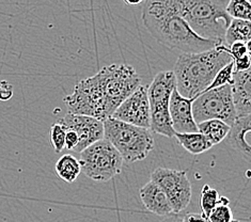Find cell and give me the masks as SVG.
<instances>
[{
  "mask_svg": "<svg viewBox=\"0 0 251 222\" xmlns=\"http://www.w3.org/2000/svg\"><path fill=\"white\" fill-rule=\"evenodd\" d=\"M228 51L233 61L241 59L245 56L250 55V42L245 43V42H236L228 47Z\"/></svg>",
  "mask_w": 251,
  "mask_h": 222,
  "instance_id": "484cf974",
  "label": "cell"
},
{
  "mask_svg": "<svg viewBox=\"0 0 251 222\" xmlns=\"http://www.w3.org/2000/svg\"><path fill=\"white\" fill-rule=\"evenodd\" d=\"M232 61L228 47L220 45L200 53H182L173 68L176 91L195 99L210 87L218 72Z\"/></svg>",
  "mask_w": 251,
  "mask_h": 222,
  "instance_id": "3957f363",
  "label": "cell"
},
{
  "mask_svg": "<svg viewBox=\"0 0 251 222\" xmlns=\"http://www.w3.org/2000/svg\"><path fill=\"white\" fill-rule=\"evenodd\" d=\"M176 88V81L172 71L160 72L148 86V99L151 107L169 105L172 92Z\"/></svg>",
  "mask_w": 251,
  "mask_h": 222,
  "instance_id": "4fadbf2b",
  "label": "cell"
},
{
  "mask_svg": "<svg viewBox=\"0 0 251 222\" xmlns=\"http://www.w3.org/2000/svg\"><path fill=\"white\" fill-rule=\"evenodd\" d=\"M193 100L181 97L176 88L172 92L169 100V113L175 133H198L193 116Z\"/></svg>",
  "mask_w": 251,
  "mask_h": 222,
  "instance_id": "8fae6325",
  "label": "cell"
},
{
  "mask_svg": "<svg viewBox=\"0 0 251 222\" xmlns=\"http://www.w3.org/2000/svg\"><path fill=\"white\" fill-rule=\"evenodd\" d=\"M193 116L196 124L219 120L231 126L236 117L231 86L207 90L193 100Z\"/></svg>",
  "mask_w": 251,
  "mask_h": 222,
  "instance_id": "52a82bcc",
  "label": "cell"
},
{
  "mask_svg": "<svg viewBox=\"0 0 251 222\" xmlns=\"http://www.w3.org/2000/svg\"><path fill=\"white\" fill-rule=\"evenodd\" d=\"M251 130V116L237 117L234 123L230 126V131L226 136V141L229 145L240 154L242 157L250 163L251 161V148L246 140V136Z\"/></svg>",
  "mask_w": 251,
  "mask_h": 222,
  "instance_id": "5bb4252c",
  "label": "cell"
},
{
  "mask_svg": "<svg viewBox=\"0 0 251 222\" xmlns=\"http://www.w3.org/2000/svg\"><path fill=\"white\" fill-rule=\"evenodd\" d=\"M50 141L56 153H61L65 148V129L62 125L55 123L50 127Z\"/></svg>",
  "mask_w": 251,
  "mask_h": 222,
  "instance_id": "d4e9b609",
  "label": "cell"
},
{
  "mask_svg": "<svg viewBox=\"0 0 251 222\" xmlns=\"http://www.w3.org/2000/svg\"><path fill=\"white\" fill-rule=\"evenodd\" d=\"M150 181L164 190L170 202L173 214H180L191 201V184L185 171L157 168L151 174Z\"/></svg>",
  "mask_w": 251,
  "mask_h": 222,
  "instance_id": "ba28073f",
  "label": "cell"
},
{
  "mask_svg": "<svg viewBox=\"0 0 251 222\" xmlns=\"http://www.w3.org/2000/svg\"><path fill=\"white\" fill-rule=\"evenodd\" d=\"M175 138L188 153L193 155L202 154L213 148L212 143L200 133H175Z\"/></svg>",
  "mask_w": 251,
  "mask_h": 222,
  "instance_id": "d6986e66",
  "label": "cell"
},
{
  "mask_svg": "<svg viewBox=\"0 0 251 222\" xmlns=\"http://www.w3.org/2000/svg\"><path fill=\"white\" fill-rule=\"evenodd\" d=\"M104 139L109 141L123 161L136 163L148 157L154 148L150 129L123 123L112 118L104 121Z\"/></svg>",
  "mask_w": 251,
  "mask_h": 222,
  "instance_id": "5b68a950",
  "label": "cell"
},
{
  "mask_svg": "<svg viewBox=\"0 0 251 222\" xmlns=\"http://www.w3.org/2000/svg\"><path fill=\"white\" fill-rule=\"evenodd\" d=\"M229 204L230 201L228 197L220 196L219 204L208 215V222H232L234 218H233V213Z\"/></svg>",
  "mask_w": 251,
  "mask_h": 222,
  "instance_id": "603a6c76",
  "label": "cell"
},
{
  "mask_svg": "<svg viewBox=\"0 0 251 222\" xmlns=\"http://www.w3.org/2000/svg\"><path fill=\"white\" fill-rule=\"evenodd\" d=\"M233 105L236 117L250 116L251 112V74L250 70L234 72L231 86Z\"/></svg>",
  "mask_w": 251,
  "mask_h": 222,
  "instance_id": "7c38bea8",
  "label": "cell"
},
{
  "mask_svg": "<svg viewBox=\"0 0 251 222\" xmlns=\"http://www.w3.org/2000/svg\"><path fill=\"white\" fill-rule=\"evenodd\" d=\"M124 3H126L128 5H138L142 4L143 1H141V0H138V1H127V0H124Z\"/></svg>",
  "mask_w": 251,
  "mask_h": 222,
  "instance_id": "1f68e13d",
  "label": "cell"
},
{
  "mask_svg": "<svg viewBox=\"0 0 251 222\" xmlns=\"http://www.w3.org/2000/svg\"><path fill=\"white\" fill-rule=\"evenodd\" d=\"M13 97V86L7 80H0V100H9Z\"/></svg>",
  "mask_w": 251,
  "mask_h": 222,
  "instance_id": "4316f807",
  "label": "cell"
},
{
  "mask_svg": "<svg viewBox=\"0 0 251 222\" xmlns=\"http://www.w3.org/2000/svg\"><path fill=\"white\" fill-rule=\"evenodd\" d=\"M67 130H73L78 136V146L73 152L81 153L83 149L104 138V122L87 116L67 113L58 122Z\"/></svg>",
  "mask_w": 251,
  "mask_h": 222,
  "instance_id": "30bf717a",
  "label": "cell"
},
{
  "mask_svg": "<svg viewBox=\"0 0 251 222\" xmlns=\"http://www.w3.org/2000/svg\"><path fill=\"white\" fill-rule=\"evenodd\" d=\"M142 22L152 37L170 49L200 53L223 44L197 35L178 14V0H148L142 3Z\"/></svg>",
  "mask_w": 251,
  "mask_h": 222,
  "instance_id": "7a4b0ae2",
  "label": "cell"
},
{
  "mask_svg": "<svg viewBox=\"0 0 251 222\" xmlns=\"http://www.w3.org/2000/svg\"><path fill=\"white\" fill-rule=\"evenodd\" d=\"M183 222H208V220L201 214L188 213L183 216Z\"/></svg>",
  "mask_w": 251,
  "mask_h": 222,
  "instance_id": "f546056e",
  "label": "cell"
},
{
  "mask_svg": "<svg viewBox=\"0 0 251 222\" xmlns=\"http://www.w3.org/2000/svg\"><path fill=\"white\" fill-rule=\"evenodd\" d=\"M81 172L92 181L105 183L121 172L123 159L109 141L100 139L80 153Z\"/></svg>",
  "mask_w": 251,
  "mask_h": 222,
  "instance_id": "8992f818",
  "label": "cell"
},
{
  "mask_svg": "<svg viewBox=\"0 0 251 222\" xmlns=\"http://www.w3.org/2000/svg\"><path fill=\"white\" fill-rule=\"evenodd\" d=\"M233 76H234V63H233V60L221 69L218 73L215 76L214 80L210 85L205 91L207 90H212V89H216L220 88L224 86H232L233 83Z\"/></svg>",
  "mask_w": 251,
  "mask_h": 222,
  "instance_id": "cb8c5ba5",
  "label": "cell"
},
{
  "mask_svg": "<svg viewBox=\"0 0 251 222\" xmlns=\"http://www.w3.org/2000/svg\"><path fill=\"white\" fill-rule=\"evenodd\" d=\"M250 55L235 60V61H233V63H234V72H245L250 70Z\"/></svg>",
  "mask_w": 251,
  "mask_h": 222,
  "instance_id": "f1b7e54d",
  "label": "cell"
},
{
  "mask_svg": "<svg viewBox=\"0 0 251 222\" xmlns=\"http://www.w3.org/2000/svg\"><path fill=\"white\" fill-rule=\"evenodd\" d=\"M112 119L123 123L150 129V104L148 99V86H140L117 108Z\"/></svg>",
  "mask_w": 251,
  "mask_h": 222,
  "instance_id": "9c48e42d",
  "label": "cell"
},
{
  "mask_svg": "<svg viewBox=\"0 0 251 222\" xmlns=\"http://www.w3.org/2000/svg\"><path fill=\"white\" fill-rule=\"evenodd\" d=\"M251 40V24L247 21L231 20L229 27L226 30L225 46L229 47L236 42L248 43Z\"/></svg>",
  "mask_w": 251,
  "mask_h": 222,
  "instance_id": "ffe728a7",
  "label": "cell"
},
{
  "mask_svg": "<svg viewBox=\"0 0 251 222\" xmlns=\"http://www.w3.org/2000/svg\"><path fill=\"white\" fill-rule=\"evenodd\" d=\"M232 222H240V220H236V219H233Z\"/></svg>",
  "mask_w": 251,
  "mask_h": 222,
  "instance_id": "d6a6232c",
  "label": "cell"
},
{
  "mask_svg": "<svg viewBox=\"0 0 251 222\" xmlns=\"http://www.w3.org/2000/svg\"><path fill=\"white\" fill-rule=\"evenodd\" d=\"M160 222H183V216L180 214H171L166 216Z\"/></svg>",
  "mask_w": 251,
  "mask_h": 222,
  "instance_id": "4dcf8cb0",
  "label": "cell"
},
{
  "mask_svg": "<svg viewBox=\"0 0 251 222\" xmlns=\"http://www.w3.org/2000/svg\"><path fill=\"white\" fill-rule=\"evenodd\" d=\"M150 112V130L167 138L175 137V130L172 128L169 113V105L151 107Z\"/></svg>",
  "mask_w": 251,
  "mask_h": 222,
  "instance_id": "2e32d148",
  "label": "cell"
},
{
  "mask_svg": "<svg viewBox=\"0 0 251 222\" xmlns=\"http://www.w3.org/2000/svg\"><path fill=\"white\" fill-rule=\"evenodd\" d=\"M140 199L149 212L157 216H168L173 214L170 202L164 190L157 184L149 181L139 191Z\"/></svg>",
  "mask_w": 251,
  "mask_h": 222,
  "instance_id": "9a60e30c",
  "label": "cell"
},
{
  "mask_svg": "<svg viewBox=\"0 0 251 222\" xmlns=\"http://www.w3.org/2000/svg\"><path fill=\"white\" fill-rule=\"evenodd\" d=\"M55 170L62 181L70 184L74 183L81 173L79 160L71 154H64L58 159Z\"/></svg>",
  "mask_w": 251,
  "mask_h": 222,
  "instance_id": "ac0fdd59",
  "label": "cell"
},
{
  "mask_svg": "<svg viewBox=\"0 0 251 222\" xmlns=\"http://www.w3.org/2000/svg\"><path fill=\"white\" fill-rule=\"evenodd\" d=\"M78 136L76 135L75 131L65 129V148H68L69 151L73 152L76 147L78 146Z\"/></svg>",
  "mask_w": 251,
  "mask_h": 222,
  "instance_id": "83f0119b",
  "label": "cell"
},
{
  "mask_svg": "<svg viewBox=\"0 0 251 222\" xmlns=\"http://www.w3.org/2000/svg\"><path fill=\"white\" fill-rule=\"evenodd\" d=\"M220 195L218 191L211 187L210 185H204L201 189L199 204L201 208V215L207 219L208 215L219 204Z\"/></svg>",
  "mask_w": 251,
  "mask_h": 222,
  "instance_id": "44dd1931",
  "label": "cell"
},
{
  "mask_svg": "<svg viewBox=\"0 0 251 222\" xmlns=\"http://www.w3.org/2000/svg\"><path fill=\"white\" fill-rule=\"evenodd\" d=\"M140 83V75L130 65H107L92 77L77 82L74 91L63 101L69 113L104 122L141 86Z\"/></svg>",
  "mask_w": 251,
  "mask_h": 222,
  "instance_id": "6da1fadb",
  "label": "cell"
},
{
  "mask_svg": "<svg viewBox=\"0 0 251 222\" xmlns=\"http://www.w3.org/2000/svg\"><path fill=\"white\" fill-rule=\"evenodd\" d=\"M198 133L204 136L212 143L216 146L224 141L230 131V126L219 120H208V121L197 124Z\"/></svg>",
  "mask_w": 251,
  "mask_h": 222,
  "instance_id": "e0dca14e",
  "label": "cell"
},
{
  "mask_svg": "<svg viewBox=\"0 0 251 222\" xmlns=\"http://www.w3.org/2000/svg\"><path fill=\"white\" fill-rule=\"evenodd\" d=\"M226 0H178V14L200 38L225 45L231 17Z\"/></svg>",
  "mask_w": 251,
  "mask_h": 222,
  "instance_id": "277c9868",
  "label": "cell"
},
{
  "mask_svg": "<svg viewBox=\"0 0 251 222\" xmlns=\"http://www.w3.org/2000/svg\"><path fill=\"white\" fill-rule=\"evenodd\" d=\"M226 11L232 20L250 22L251 3L248 0H231L228 2Z\"/></svg>",
  "mask_w": 251,
  "mask_h": 222,
  "instance_id": "7402d4cb",
  "label": "cell"
}]
</instances>
